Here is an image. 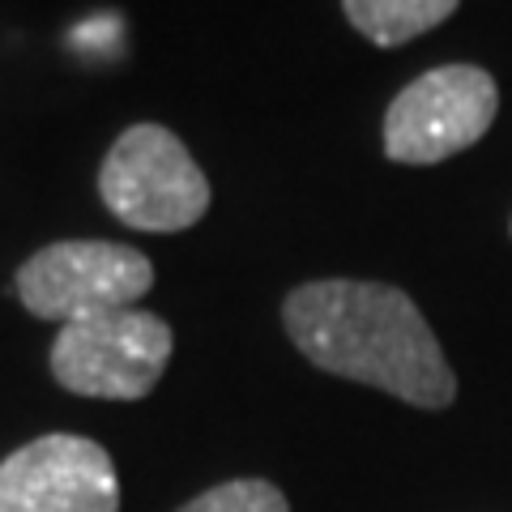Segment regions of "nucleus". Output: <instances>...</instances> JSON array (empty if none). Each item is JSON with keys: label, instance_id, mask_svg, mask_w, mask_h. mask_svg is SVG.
<instances>
[{"label": "nucleus", "instance_id": "obj_6", "mask_svg": "<svg viewBox=\"0 0 512 512\" xmlns=\"http://www.w3.org/2000/svg\"><path fill=\"white\" fill-rule=\"evenodd\" d=\"M0 512H120V478L99 440L52 431L0 461Z\"/></svg>", "mask_w": 512, "mask_h": 512}, {"label": "nucleus", "instance_id": "obj_5", "mask_svg": "<svg viewBox=\"0 0 512 512\" xmlns=\"http://www.w3.org/2000/svg\"><path fill=\"white\" fill-rule=\"evenodd\" d=\"M500 111V86L478 64H440L397 94L384 116V154L406 167L470 150Z\"/></svg>", "mask_w": 512, "mask_h": 512}, {"label": "nucleus", "instance_id": "obj_8", "mask_svg": "<svg viewBox=\"0 0 512 512\" xmlns=\"http://www.w3.org/2000/svg\"><path fill=\"white\" fill-rule=\"evenodd\" d=\"M180 512H291L286 495L265 483V478H231L210 491H201L197 500H188Z\"/></svg>", "mask_w": 512, "mask_h": 512}, {"label": "nucleus", "instance_id": "obj_4", "mask_svg": "<svg viewBox=\"0 0 512 512\" xmlns=\"http://www.w3.org/2000/svg\"><path fill=\"white\" fill-rule=\"evenodd\" d=\"M154 286V265L146 252L111 244V239H60L39 248L18 269V299L43 320H73L137 308Z\"/></svg>", "mask_w": 512, "mask_h": 512}, {"label": "nucleus", "instance_id": "obj_2", "mask_svg": "<svg viewBox=\"0 0 512 512\" xmlns=\"http://www.w3.org/2000/svg\"><path fill=\"white\" fill-rule=\"evenodd\" d=\"M99 197L133 231H188L210 210V180L188 146L163 124H133L99 171Z\"/></svg>", "mask_w": 512, "mask_h": 512}, {"label": "nucleus", "instance_id": "obj_3", "mask_svg": "<svg viewBox=\"0 0 512 512\" xmlns=\"http://www.w3.org/2000/svg\"><path fill=\"white\" fill-rule=\"evenodd\" d=\"M171 325L154 312L120 308L60 325L52 342V376L77 397L141 402L167 372Z\"/></svg>", "mask_w": 512, "mask_h": 512}, {"label": "nucleus", "instance_id": "obj_1", "mask_svg": "<svg viewBox=\"0 0 512 512\" xmlns=\"http://www.w3.org/2000/svg\"><path fill=\"white\" fill-rule=\"evenodd\" d=\"M282 325L320 372L384 389L419 410H444L457 376L406 291L384 282H303L282 303Z\"/></svg>", "mask_w": 512, "mask_h": 512}, {"label": "nucleus", "instance_id": "obj_7", "mask_svg": "<svg viewBox=\"0 0 512 512\" xmlns=\"http://www.w3.org/2000/svg\"><path fill=\"white\" fill-rule=\"evenodd\" d=\"M461 0H342L350 26L376 47H402L453 18Z\"/></svg>", "mask_w": 512, "mask_h": 512}]
</instances>
